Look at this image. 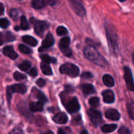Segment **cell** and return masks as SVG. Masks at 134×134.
<instances>
[{"label": "cell", "instance_id": "1", "mask_svg": "<svg viewBox=\"0 0 134 134\" xmlns=\"http://www.w3.org/2000/svg\"><path fill=\"white\" fill-rule=\"evenodd\" d=\"M84 54L88 60L92 62L96 65L103 67V68L108 65V62L107 60L98 52V50L95 47L88 46L84 50Z\"/></svg>", "mask_w": 134, "mask_h": 134}, {"label": "cell", "instance_id": "2", "mask_svg": "<svg viewBox=\"0 0 134 134\" xmlns=\"http://www.w3.org/2000/svg\"><path fill=\"white\" fill-rule=\"evenodd\" d=\"M106 31L107 41H108L109 48L111 54L115 55L118 51V35L116 29L113 25L109 23L105 24V26Z\"/></svg>", "mask_w": 134, "mask_h": 134}, {"label": "cell", "instance_id": "3", "mask_svg": "<svg viewBox=\"0 0 134 134\" xmlns=\"http://www.w3.org/2000/svg\"><path fill=\"white\" fill-rule=\"evenodd\" d=\"M60 71L62 74L67 75L71 77H76L79 75V68L75 64L66 63L62 65L60 68Z\"/></svg>", "mask_w": 134, "mask_h": 134}, {"label": "cell", "instance_id": "4", "mask_svg": "<svg viewBox=\"0 0 134 134\" xmlns=\"http://www.w3.org/2000/svg\"><path fill=\"white\" fill-rule=\"evenodd\" d=\"M27 91V87L24 84H14L12 86H8L7 89V99L9 104H10L13 93H19L24 94Z\"/></svg>", "mask_w": 134, "mask_h": 134}, {"label": "cell", "instance_id": "5", "mask_svg": "<svg viewBox=\"0 0 134 134\" xmlns=\"http://www.w3.org/2000/svg\"><path fill=\"white\" fill-rule=\"evenodd\" d=\"M30 22L34 24V30L37 35L40 37H42L44 30L48 29L50 26V24L46 21L36 20L34 18H30Z\"/></svg>", "mask_w": 134, "mask_h": 134}, {"label": "cell", "instance_id": "6", "mask_svg": "<svg viewBox=\"0 0 134 134\" xmlns=\"http://www.w3.org/2000/svg\"><path fill=\"white\" fill-rule=\"evenodd\" d=\"M70 44V38L69 37H64L59 43V48L65 56L70 57L72 56V52L69 47Z\"/></svg>", "mask_w": 134, "mask_h": 134}, {"label": "cell", "instance_id": "7", "mask_svg": "<svg viewBox=\"0 0 134 134\" xmlns=\"http://www.w3.org/2000/svg\"><path fill=\"white\" fill-rule=\"evenodd\" d=\"M124 79H125L127 88L130 91L134 92V80L132 70L129 67L126 66L124 68Z\"/></svg>", "mask_w": 134, "mask_h": 134}, {"label": "cell", "instance_id": "8", "mask_svg": "<svg viewBox=\"0 0 134 134\" xmlns=\"http://www.w3.org/2000/svg\"><path fill=\"white\" fill-rule=\"evenodd\" d=\"M88 116L91 122L96 126L100 125L103 122L102 113L99 111H97L94 109H90L88 111Z\"/></svg>", "mask_w": 134, "mask_h": 134}, {"label": "cell", "instance_id": "9", "mask_svg": "<svg viewBox=\"0 0 134 134\" xmlns=\"http://www.w3.org/2000/svg\"><path fill=\"white\" fill-rule=\"evenodd\" d=\"M69 3L73 11L78 16L81 17H84L86 14V10L84 7L83 5L80 1L75 0H69Z\"/></svg>", "mask_w": 134, "mask_h": 134}, {"label": "cell", "instance_id": "10", "mask_svg": "<svg viewBox=\"0 0 134 134\" xmlns=\"http://www.w3.org/2000/svg\"><path fill=\"white\" fill-rule=\"evenodd\" d=\"M67 111L69 113H75L79 111L80 105L78 102V99L76 97H73L70 98L69 100L64 104Z\"/></svg>", "mask_w": 134, "mask_h": 134}, {"label": "cell", "instance_id": "11", "mask_svg": "<svg viewBox=\"0 0 134 134\" xmlns=\"http://www.w3.org/2000/svg\"><path fill=\"white\" fill-rule=\"evenodd\" d=\"M3 54L11 60H16L18 56V54L14 51L13 47L11 46H7V47H4L3 48Z\"/></svg>", "mask_w": 134, "mask_h": 134}, {"label": "cell", "instance_id": "12", "mask_svg": "<svg viewBox=\"0 0 134 134\" xmlns=\"http://www.w3.org/2000/svg\"><path fill=\"white\" fill-rule=\"evenodd\" d=\"M52 120H54V122L57 123V124H64L68 122V116L65 113L60 112L56 114L52 118Z\"/></svg>", "mask_w": 134, "mask_h": 134}, {"label": "cell", "instance_id": "13", "mask_svg": "<svg viewBox=\"0 0 134 134\" xmlns=\"http://www.w3.org/2000/svg\"><path fill=\"white\" fill-rule=\"evenodd\" d=\"M103 101L106 103H112L115 102V94L111 90H106L102 92Z\"/></svg>", "mask_w": 134, "mask_h": 134}, {"label": "cell", "instance_id": "14", "mask_svg": "<svg viewBox=\"0 0 134 134\" xmlns=\"http://www.w3.org/2000/svg\"><path fill=\"white\" fill-rule=\"evenodd\" d=\"M105 116L107 119H109V120L117 121L120 119V115L117 110L111 109H109L106 111Z\"/></svg>", "mask_w": 134, "mask_h": 134}, {"label": "cell", "instance_id": "15", "mask_svg": "<svg viewBox=\"0 0 134 134\" xmlns=\"http://www.w3.org/2000/svg\"><path fill=\"white\" fill-rule=\"evenodd\" d=\"M54 44V39L53 35L51 34H48L45 39L43 41L41 48H44V49L52 47Z\"/></svg>", "mask_w": 134, "mask_h": 134}, {"label": "cell", "instance_id": "16", "mask_svg": "<svg viewBox=\"0 0 134 134\" xmlns=\"http://www.w3.org/2000/svg\"><path fill=\"white\" fill-rule=\"evenodd\" d=\"M0 38H1V45H2L4 42L7 43V42H11L15 40V36L9 31H6L5 33H1Z\"/></svg>", "mask_w": 134, "mask_h": 134}, {"label": "cell", "instance_id": "17", "mask_svg": "<svg viewBox=\"0 0 134 134\" xmlns=\"http://www.w3.org/2000/svg\"><path fill=\"white\" fill-rule=\"evenodd\" d=\"M81 88H82V92L84 93L85 96L90 95V94H92L96 92L95 88L91 84H82V86H81Z\"/></svg>", "mask_w": 134, "mask_h": 134}, {"label": "cell", "instance_id": "18", "mask_svg": "<svg viewBox=\"0 0 134 134\" xmlns=\"http://www.w3.org/2000/svg\"><path fill=\"white\" fill-rule=\"evenodd\" d=\"M44 107V104L41 102H34L30 103V110L32 112H39L42 111Z\"/></svg>", "mask_w": 134, "mask_h": 134}, {"label": "cell", "instance_id": "19", "mask_svg": "<svg viewBox=\"0 0 134 134\" xmlns=\"http://www.w3.org/2000/svg\"><path fill=\"white\" fill-rule=\"evenodd\" d=\"M31 93H32V94H34V96L37 98V99H39V102H41L44 103L47 102V101H48L47 100V97L44 96V94H43L42 92H41L40 90L35 88H33Z\"/></svg>", "mask_w": 134, "mask_h": 134}, {"label": "cell", "instance_id": "20", "mask_svg": "<svg viewBox=\"0 0 134 134\" xmlns=\"http://www.w3.org/2000/svg\"><path fill=\"white\" fill-rule=\"evenodd\" d=\"M22 41L26 44L31 46V47H35L37 44V41L32 36L30 35H24L22 37Z\"/></svg>", "mask_w": 134, "mask_h": 134}, {"label": "cell", "instance_id": "21", "mask_svg": "<svg viewBox=\"0 0 134 134\" xmlns=\"http://www.w3.org/2000/svg\"><path fill=\"white\" fill-rule=\"evenodd\" d=\"M103 82L107 87H113L115 85V81L112 76L106 74L103 77Z\"/></svg>", "mask_w": 134, "mask_h": 134}, {"label": "cell", "instance_id": "22", "mask_svg": "<svg viewBox=\"0 0 134 134\" xmlns=\"http://www.w3.org/2000/svg\"><path fill=\"white\" fill-rule=\"evenodd\" d=\"M41 69L42 71L46 75H52V71L51 69V67L50 65L47 63L42 62L41 64Z\"/></svg>", "mask_w": 134, "mask_h": 134}, {"label": "cell", "instance_id": "23", "mask_svg": "<svg viewBox=\"0 0 134 134\" xmlns=\"http://www.w3.org/2000/svg\"><path fill=\"white\" fill-rule=\"evenodd\" d=\"M25 103H23V102H21V103H19L18 105V109L19 110L20 112L24 115V116H26L27 119H29L30 116H31V115L30 114V112L27 110V107H26L25 105Z\"/></svg>", "mask_w": 134, "mask_h": 134}, {"label": "cell", "instance_id": "24", "mask_svg": "<svg viewBox=\"0 0 134 134\" xmlns=\"http://www.w3.org/2000/svg\"><path fill=\"white\" fill-rule=\"evenodd\" d=\"M47 5L46 1L43 0H34L31 1V6L35 9H41Z\"/></svg>", "mask_w": 134, "mask_h": 134}, {"label": "cell", "instance_id": "25", "mask_svg": "<svg viewBox=\"0 0 134 134\" xmlns=\"http://www.w3.org/2000/svg\"><path fill=\"white\" fill-rule=\"evenodd\" d=\"M117 128V125L115 124H105L102 127V130L105 133H110L115 131Z\"/></svg>", "mask_w": 134, "mask_h": 134}, {"label": "cell", "instance_id": "26", "mask_svg": "<svg viewBox=\"0 0 134 134\" xmlns=\"http://www.w3.org/2000/svg\"><path fill=\"white\" fill-rule=\"evenodd\" d=\"M40 58L42 60L43 62L47 63V64H49L50 63H52V64H56L57 60H56L55 58H52L50 56L47 54H42L40 55Z\"/></svg>", "mask_w": 134, "mask_h": 134}, {"label": "cell", "instance_id": "27", "mask_svg": "<svg viewBox=\"0 0 134 134\" xmlns=\"http://www.w3.org/2000/svg\"><path fill=\"white\" fill-rule=\"evenodd\" d=\"M31 62L30 61H27V60H25L18 65V68L23 71H27L31 68Z\"/></svg>", "mask_w": 134, "mask_h": 134}, {"label": "cell", "instance_id": "28", "mask_svg": "<svg viewBox=\"0 0 134 134\" xmlns=\"http://www.w3.org/2000/svg\"><path fill=\"white\" fill-rule=\"evenodd\" d=\"M9 15H10V18L14 20H16L18 18L20 17L21 16V12L18 9H11L9 12Z\"/></svg>", "mask_w": 134, "mask_h": 134}, {"label": "cell", "instance_id": "29", "mask_svg": "<svg viewBox=\"0 0 134 134\" xmlns=\"http://www.w3.org/2000/svg\"><path fill=\"white\" fill-rule=\"evenodd\" d=\"M99 99L98 97H92L89 100V103L93 109H95L99 105Z\"/></svg>", "mask_w": 134, "mask_h": 134}, {"label": "cell", "instance_id": "30", "mask_svg": "<svg viewBox=\"0 0 134 134\" xmlns=\"http://www.w3.org/2000/svg\"><path fill=\"white\" fill-rule=\"evenodd\" d=\"M20 27L21 30H27L29 29L28 22H27L26 16H21V22Z\"/></svg>", "mask_w": 134, "mask_h": 134}, {"label": "cell", "instance_id": "31", "mask_svg": "<svg viewBox=\"0 0 134 134\" xmlns=\"http://www.w3.org/2000/svg\"><path fill=\"white\" fill-rule=\"evenodd\" d=\"M56 33H57V35H59V36H64V35H68V30L64 26H60L56 30Z\"/></svg>", "mask_w": 134, "mask_h": 134}, {"label": "cell", "instance_id": "32", "mask_svg": "<svg viewBox=\"0 0 134 134\" xmlns=\"http://www.w3.org/2000/svg\"><path fill=\"white\" fill-rule=\"evenodd\" d=\"M18 49H19V51L20 52H23L24 54H30L31 52V50L29 47H27V46L22 44H19V46H18Z\"/></svg>", "mask_w": 134, "mask_h": 134}, {"label": "cell", "instance_id": "33", "mask_svg": "<svg viewBox=\"0 0 134 134\" xmlns=\"http://www.w3.org/2000/svg\"><path fill=\"white\" fill-rule=\"evenodd\" d=\"M14 79L16 80V81H21V80L25 79L26 78V75L23 74V73H20L18 71L14 72Z\"/></svg>", "mask_w": 134, "mask_h": 134}, {"label": "cell", "instance_id": "34", "mask_svg": "<svg viewBox=\"0 0 134 134\" xmlns=\"http://www.w3.org/2000/svg\"><path fill=\"white\" fill-rule=\"evenodd\" d=\"M0 25H1V27L2 28L5 29L10 25V22L7 18H2L0 20Z\"/></svg>", "mask_w": 134, "mask_h": 134}, {"label": "cell", "instance_id": "35", "mask_svg": "<svg viewBox=\"0 0 134 134\" xmlns=\"http://www.w3.org/2000/svg\"><path fill=\"white\" fill-rule=\"evenodd\" d=\"M72 122L75 125H79V124H81L82 123V119H81V115H77V116H75L73 119V121Z\"/></svg>", "mask_w": 134, "mask_h": 134}, {"label": "cell", "instance_id": "36", "mask_svg": "<svg viewBox=\"0 0 134 134\" xmlns=\"http://www.w3.org/2000/svg\"><path fill=\"white\" fill-rule=\"evenodd\" d=\"M128 113H129L131 119L134 120V115H133V103H128Z\"/></svg>", "mask_w": 134, "mask_h": 134}, {"label": "cell", "instance_id": "37", "mask_svg": "<svg viewBox=\"0 0 134 134\" xmlns=\"http://www.w3.org/2000/svg\"><path fill=\"white\" fill-rule=\"evenodd\" d=\"M119 133L120 134H130L131 132L128 128L125 126H122L119 130Z\"/></svg>", "mask_w": 134, "mask_h": 134}, {"label": "cell", "instance_id": "38", "mask_svg": "<svg viewBox=\"0 0 134 134\" xmlns=\"http://www.w3.org/2000/svg\"><path fill=\"white\" fill-rule=\"evenodd\" d=\"M81 77L82 79H90L92 78L93 75L90 72H85L81 75Z\"/></svg>", "mask_w": 134, "mask_h": 134}, {"label": "cell", "instance_id": "39", "mask_svg": "<svg viewBox=\"0 0 134 134\" xmlns=\"http://www.w3.org/2000/svg\"><path fill=\"white\" fill-rule=\"evenodd\" d=\"M36 83L39 87H43V86H44V85H46V81L44 79H43L39 78V79L37 81Z\"/></svg>", "mask_w": 134, "mask_h": 134}, {"label": "cell", "instance_id": "40", "mask_svg": "<svg viewBox=\"0 0 134 134\" xmlns=\"http://www.w3.org/2000/svg\"><path fill=\"white\" fill-rule=\"evenodd\" d=\"M29 75L30 76L33 77H35L37 75V70L35 68H33L30 69V71H29Z\"/></svg>", "mask_w": 134, "mask_h": 134}, {"label": "cell", "instance_id": "41", "mask_svg": "<svg viewBox=\"0 0 134 134\" xmlns=\"http://www.w3.org/2000/svg\"><path fill=\"white\" fill-rule=\"evenodd\" d=\"M65 91H66V92H73V91H74V88L72 86H71V85H65Z\"/></svg>", "mask_w": 134, "mask_h": 134}, {"label": "cell", "instance_id": "42", "mask_svg": "<svg viewBox=\"0 0 134 134\" xmlns=\"http://www.w3.org/2000/svg\"><path fill=\"white\" fill-rule=\"evenodd\" d=\"M9 134H22V131L18 128H15Z\"/></svg>", "mask_w": 134, "mask_h": 134}, {"label": "cell", "instance_id": "43", "mask_svg": "<svg viewBox=\"0 0 134 134\" xmlns=\"http://www.w3.org/2000/svg\"><path fill=\"white\" fill-rule=\"evenodd\" d=\"M47 4H48L49 5H51V6H53L55 3H56V1H52V0H48V1H46Z\"/></svg>", "mask_w": 134, "mask_h": 134}, {"label": "cell", "instance_id": "44", "mask_svg": "<svg viewBox=\"0 0 134 134\" xmlns=\"http://www.w3.org/2000/svg\"><path fill=\"white\" fill-rule=\"evenodd\" d=\"M0 11H1L0 14H1V15H3L4 13V6H3V4L2 3H0Z\"/></svg>", "mask_w": 134, "mask_h": 134}, {"label": "cell", "instance_id": "45", "mask_svg": "<svg viewBox=\"0 0 134 134\" xmlns=\"http://www.w3.org/2000/svg\"><path fill=\"white\" fill-rule=\"evenodd\" d=\"M58 134H65V133L64 132V131L62 129H59L58 133Z\"/></svg>", "mask_w": 134, "mask_h": 134}, {"label": "cell", "instance_id": "46", "mask_svg": "<svg viewBox=\"0 0 134 134\" xmlns=\"http://www.w3.org/2000/svg\"><path fill=\"white\" fill-rule=\"evenodd\" d=\"M80 134H88V132L87 130H82V132L80 133Z\"/></svg>", "mask_w": 134, "mask_h": 134}, {"label": "cell", "instance_id": "47", "mask_svg": "<svg viewBox=\"0 0 134 134\" xmlns=\"http://www.w3.org/2000/svg\"><path fill=\"white\" fill-rule=\"evenodd\" d=\"M14 30H16V31H18V30H20V26H15L14 27Z\"/></svg>", "mask_w": 134, "mask_h": 134}, {"label": "cell", "instance_id": "48", "mask_svg": "<svg viewBox=\"0 0 134 134\" xmlns=\"http://www.w3.org/2000/svg\"><path fill=\"white\" fill-rule=\"evenodd\" d=\"M41 134H54V133L52 132H51V131H48V132H45V133H43Z\"/></svg>", "mask_w": 134, "mask_h": 134}, {"label": "cell", "instance_id": "49", "mask_svg": "<svg viewBox=\"0 0 134 134\" xmlns=\"http://www.w3.org/2000/svg\"><path fill=\"white\" fill-rule=\"evenodd\" d=\"M133 64H134V53L133 54Z\"/></svg>", "mask_w": 134, "mask_h": 134}]
</instances>
